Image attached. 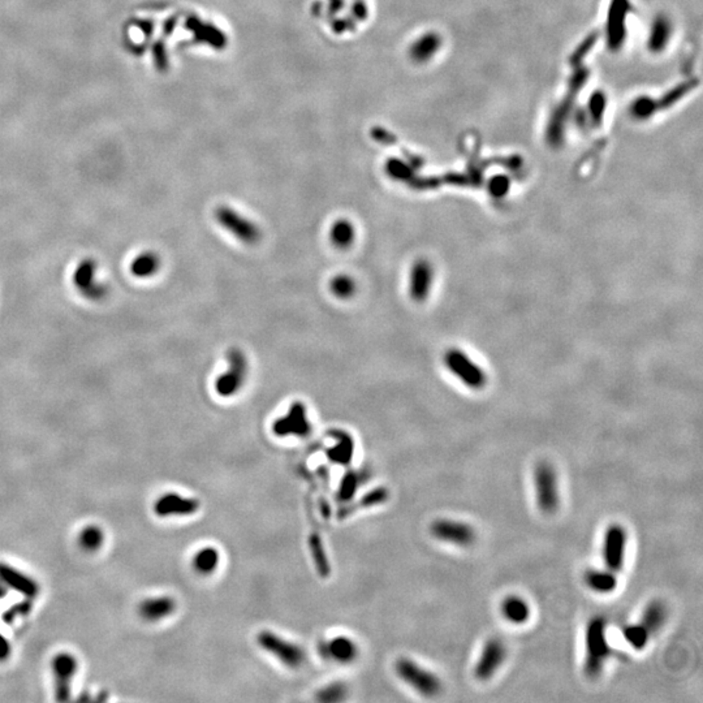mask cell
<instances>
[{
	"label": "cell",
	"mask_w": 703,
	"mask_h": 703,
	"mask_svg": "<svg viewBox=\"0 0 703 703\" xmlns=\"http://www.w3.org/2000/svg\"><path fill=\"white\" fill-rule=\"evenodd\" d=\"M160 267V258L157 253L145 252L137 256L132 264V273L137 278H150Z\"/></svg>",
	"instance_id": "cell-27"
},
{
	"label": "cell",
	"mask_w": 703,
	"mask_h": 703,
	"mask_svg": "<svg viewBox=\"0 0 703 703\" xmlns=\"http://www.w3.org/2000/svg\"><path fill=\"white\" fill-rule=\"evenodd\" d=\"M77 670L75 656L68 653H60L52 659V675L55 699L59 702H66L71 699L72 680Z\"/></svg>",
	"instance_id": "cell-11"
},
{
	"label": "cell",
	"mask_w": 703,
	"mask_h": 703,
	"mask_svg": "<svg viewBox=\"0 0 703 703\" xmlns=\"http://www.w3.org/2000/svg\"><path fill=\"white\" fill-rule=\"evenodd\" d=\"M215 216L218 223L241 242L253 245L262 237L261 230L254 222L241 215L240 213L235 211L231 207H219L216 210Z\"/></svg>",
	"instance_id": "cell-5"
},
{
	"label": "cell",
	"mask_w": 703,
	"mask_h": 703,
	"mask_svg": "<svg viewBox=\"0 0 703 703\" xmlns=\"http://www.w3.org/2000/svg\"><path fill=\"white\" fill-rule=\"evenodd\" d=\"M199 509V502L193 497H185L176 492H167L158 499L154 511L160 517L191 516Z\"/></svg>",
	"instance_id": "cell-13"
},
{
	"label": "cell",
	"mask_w": 703,
	"mask_h": 703,
	"mask_svg": "<svg viewBox=\"0 0 703 703\" xmlns=\"http://www.w3.org/2000/svg\"><path fill=\"white\" fill-rule=\"evenodd\" d=\"M507 658V647L500 638L492 637L483 646L480 659L474 667V676L480 681L492 678Z\"/></svg>",
	"instance_id": "cell-12"
},
{
	"label": "cell",
	"mask_w": 703,
	"mask_h": 703,
	"mask_svg": "<svg viewBox=\"0 0 703 703\" xmlns=\"http://www.w3.org/2000/svg\"><path fill=\"white\" fill-rule=\"evenodd\" d=\"M356 239V230L347 219L336 220L330 231V240L335 248L345 250L350 248Z\"/></svg>",
	"instance_id": "cell-24"
},
{
	"label": "cell",
	"mask_w": 703,
	"mask_h": 703,
	"mask_svg": "<svg viewBox=\"0 0 703 703\" xmlns=\"http://www.w3.org/2000/svg\"><path fill=\"white\" fill-rule=\"evenodd\" d=\"M586 655L584 663V672L589 678L601 676L605 661L611 654V647L605 634V620L603 618H593L589 621L585 632Z\"/></svg>",
	"instance_id": "cell-1"
},
{
	"label": "cell",
	"mask_w": 703,
	"mask_h": 703,
	"mask_svg": "<svg viewBox=\"0 0 703 703\" xmlns=\"http://www.w3.org/2000/svg\"><path fill=\"white\" fill-rule=\"evenodd\" d=\"M95 270H97V265L91 259H86L76 268L73 280H75L76 287L78 290H83L86 296L91 298H100L105 296L106 288L102 287L100 284V285L94 284Z\"/></svg>",
	"instance_id": "cell-17"
},
{
	"label": "cell",
	"mask_w": 703,
	"mask_h": 703,
	"mask_svg": "<svg viewBox=\"0 0 703 703\" xmlns=\"http://www.w3.org/2000/svg\"><path fill=\"white\" fill-rule=\"evenodd\" d=\"M9 654H11V646H9L8 641L3 637V634H0V661L7 659Z\"/></svg>",
	"instance_id": "cell-39"
},
{
	"label": "cell",
	"mask_w": 703,
	"mask_h": 703,
	"mask_svg": "<svg viewBox=\"0 0 703 703\" xmlns=\"http://www.w3.org/2000/svg\"><path fill=\"white\" fill-rule=\"evenodd\" d=\"M605 107V98L602 93H596L590 100V112L594 122H601Z\"/></svg>",
	"instance_id": "cell-36"
},
{
	"label": "cell",
	"mask_w": 703,
	"mask_h": 703,
	"mask_svg": "<svg viewBox=\"0 0 703 703\" xmlns=\"http://www.w3.org/2000/svg\"><path fill=\"white\" fill-rule=\"evenodd\" d=\"M309 547H310V553H312V557H313V562L315 564V568H317V572L319 573V576L326 579L331 574V565H330V562H329V557H327V554H326V550H324V546H323L322 539L318 536V534H312L310 538H309Z\"/></svg>",
	"instance_id": "cell-26"
},
{
	"label": "cell",
	"mask_w": 703,
	"mask_h": 703,
	"mask_svg": "<svg viewBox=\"0 0 703 703\" xmlns=\"http://www.w3.org/2000/svg\"><path fill=\"white\" fill-rule=\"evenodd\" d=\"M332 438L336 439V444L327 451L329 459L333 463L347 465L352 461L355 452V442L345 431H331Z\"/></svg>",
	"instance_id": "cell-21"
},
{
	"label": "cell",
	"mask_w": 703,
	"mask_h": 703,
	"mask_svg": "<svg viewBox=\"0 0 703 703\" xmlns=\"http://www.w3.org/2000/svg\"><path fill=\"white\" fill-rule=\"evenodd\" d=\"M0 581L23 596L33 598L38 594V585L34 579L4 562H0Z\"/></svg>",
	"instance_id": "cell-16"
},
{
	"label": "cell",
	"mask_w": 703,
	"mask_h": 703,
	"mask_svg": "<svg viewBox=\"0 0 703 703\" xmlns=\"http://www.w3.org/2000/svg\"><path fill=\"white\" fill-rule=\"evenodd\" d=\"M622 636L629 645L636 650H644L651 637V634L639 622L630 624L622 629Z\"/></svg>",
	"instance_id": "cell-29"
},
{
	"label": "cell",
	"mask_w": 703,
	"mask_h": 703,
	"mask_svg": "<svg viewBox=\"0 0 703 703\" xmlns=\"http://www.w3.org/2000/svg\"><path fill=\"white\" fill-rule=\"evenodd\" d=\"M667 615H668L667 607L662 601L658 599L651 601L646 605L639 624L653 636L664 625V622L667 620Z\"/></svg>",
	"instance_id": "cell-23"
},
{
	"label": "cell",
	"mask_w": 703,
	"mask_h": 703,
	"mask_svg": "<svg viewBox=\"0 0 703 703\" xmlns=\"http://www.w3.org/2000/svg\"><path fill=\"white\" fill-rule=\"evenodd\" d=\"M687 90V88H683V86H681V88H678V90H675L673 93H670V94L664 98V100L662 102V106H670V105H672L673 102H676L678 97H680V95H683V94H684V93Z\"/></svg>",
	"instance_id": "cell-38"
},
{
	"label": "cell",
	"mask_w": 703,
	"mask_h": 703,
	"mask_svg": "<svg viewBox=\"0 0 703 703\" xmlns=\"http://www.w3.org/2000/svg\"><path fill=\"white\" fill-rule=\"evenodd\" d=\"M434 281V270L427 259L414 262L409 275V295L415 302H423L430 295Z\"/></svg>",
	"instance_id": "cell-14"
},
{
	"label": "cell",
	"mask_w": 703,
	"mask_h": 703,
	"mask_svg": "<svg viewBox=\"0 0 703 703\" xmlns=\"http://www.w3.org/2000/svg\"><path fill=\"white\" fill-rule=\"evenodd\" d=\"M655 102L650 98H638L632 106V114L637 119H647L655 111Z\"/></svg>",
	"instance_id": "cell-35"
},
{
	"label": "cell",
	"mask_w": 703,
	"mask_h": 703,
	"mask_svg": "<svg viewBox=\"0 0 703 703\" xmlns=\"http://www.w3.org/2000/svg\"><path fill=\"white\" fill-rule=\"evenodd\" d=\"M228 372L218 377L215 382L216 394L219 396L231 397L240 391L248 374L247 357L237 348H232L228 352Z\"/></svg>",
	"instance_id": "cell-6"
},
{
	"label": "cell",
	"mask_w": 703,
	"mask_h": 703,
	"mask_svg": "<svg viewBox=\"0 0 703 703\" xmlns=\"http://www.w3.org/2000/svg\"><path fill=\"white\" fill-rule=\"evenodd\" d=\"M627 11V0H613L608 17V40L613 49L618 47L624 38V20Z\"/></svg>",
	"instance_id": "cell-19"
},
{
	"label": "cell",
	"mask_w": 703,
	"mask_h": 703,
	"mask_svg": "<svg viewBox=\"0 0 703 703\" xmlns=\"http://www.w3.org/2000/svg\"><path fill=\"white\" fill-rule=\"evenodd\" d=\"M4 593H6V591H4V589H3V588H1V586H0V598H1V596H4Z\"/></svg>",
	"instance_id": "cell-40"
},
{
	"label": "cell",
	"mask_w": 703,
	"mask_h": 703,
	"mask_svg": "<svg viewBox=\"0 0 703 703\" xmlns=\"http://www.w3.org/2000/svg\"><path fill=\"white\" fill-rule=\"evenodd\" d=\"M507 188H508V179L503 177V176L494 179L492 182H491V191L495 196L504 194L505 191H507Z\"/></svg>",
	"instance_id": "cell-37"
},
{
	"label": "cell",
	"mask_w": 703,
	"mask_h": 703,
	"mask_svg": "<svg viewBox=\"0 0 703 703\" xmlns=\"http://www.w3.org/2000/svg\"><path fill=\"white\" fill-rule=\"evenodd\" d=\"M446 365L449 372L471 389H482L486 383V375L478 365L459 349H451L446 355Z\"/></svg>",
	"instance_id": "cell-8"
},
{
	"label": "cell",
	"mask_w": 703,
	"mask_h": 703,
	"mask_svg": "<svg viewBox=\"0 0 703 703\" xmlns=\"http://www.w3.org/2000/svg\"><path fill=\"white\" fill-rule=\"evenodd\" d=\"M670 24L666 17H658L654 23L653 30L650 34L649 47L653 51H661L664 49L666 43L670 40Z\"/></svg>",
	"instance_id": "cell-28"
},
{
	"label": "cell",
	"mask_w": 703,
	"mask_h": 703,
	"mask_svg": "<svg viewBox=\"0 0 703 703\" xmlns=\"http://www.w3.org/2000/svg\"><path fill=\"white\" fill-rule=\"evenodd\" d=\"M584 581L589 589L599 594L613 593L618 586V579L615 572L610 569H589L584 576Z\"/></svg>",
	"instance_id": "cell-22"
},
{
	"label": "cell",
	"mask_w": 703,
	"mask_h": 703,
	"mask_svg": "<svg viewBox=\"0 0 703 703\" xmlns=\"http://www.w3.org/2000/svg\"><path fill=\"white\" fill-rule=\"evenodd\" d=\"M395 670L398 678L423 697L431 698L442 692V683L438 676L409 658L397 659Z\"/></svg>",
	"instance_id": "cell-3"
},
{
	"label": "cell",
	"mask_w": 703,
	"mask_h": 703,
	"mask_svg": "<svg viewBox=\"0 0 703 703\" xmlns=\"http://www.w3.org/2000/svg\"><path fill=\"white\" fill-rule=\"evenodd\" d=\"M389 490L386 488H374L370 492H367L361 502H358L356 505L360 508H369L374 505L383 504L384 502L389 500Z\"/></svg>",
	"instance_id": "cell-33"
},
{
	"label": "cell",
	"mask_w": 703,
	"mask_h": 703,
	"mask_svg": "<svg viewBox=\"0 0 703 703\" xmlns=\"http://www.w3.org/2000/svg\"><path fill=\"white\" fill-rule=\"evenodd\" d=\"M538 508L546 514H553L560 505L559 480L554 466L542 461L534 468L533 474Z\"/></svg>",
	"instance_id": "cell-2"
},
{
	"label": "cell",
	"mask_w": 703,
	"mask_h": 703,
	"mask_svg": "<svg viewBox=\"0 0 703 703\" xmlns=\"http://www.w3.org/2000/svg\"><path fill=\"white\" fill-rule=\"evenodd\" d=\"M330 288H331L332 293L340 300L352 298L357 292L356 281L352 276L345 275V273L336 275L331 280Z\"/></svg>",
	"instance_id": "cell-30"
},
{
	"label": "cell",
	"mask_w": 703,
	"mask_h": 703,
	"mask_svg": "<svg viewBox=\"0 0 703 703\" xmlns=\"http://www.w3.org/2000/svg\"><path fill=\"white\" fill-rule=\"evenodd\" d=\"M256 642L266 653L278 658L284 666L290 668L301 667L307 659V655L302 647L290 642L288 639H284L270 630L261 632L256 637Z\"/></svg>",
	"instance_id": "cell-4"
},
{
	"label": "cell",
	"mask_w": 703,
	"mask_h": 703,
	"mask_svg": "<svg viewBox=\"0 0 703 703\" xmlns=\"http://www.w3.org/2000/svg\"><path fill=\"white\" fill-rule=\"evenodd\" d=\"M219 562H220V554L215 547H205L194 555L193 568L199 574L208 576L216 571Z\"/></svg>",
	"instance_id": "cell-25"
},
{
	"label": "cell",
	"mask_w": 703,
	"mask_h": 703,
	"mask_svg": "<svg viewBox=\"0 0 703 703\" xmlns=\"http://www.w3.org/2000/svg\"><path fill=\"white\" fill-rule=\"evenodd\" d=\"M103 540H105L103 531L95 525H90V526L85 528L80 534V546L89 553L97 551L98 548H100Z\"/></svg>",
	"instance_id": "cell-31"
},
{
	"label": "cell",
	"mask_w": 703,
	"mask_h": 703,
	"mask_svg": "<svg viewBox=\"0 0 703 703\" xmlns=\"http://www.w3.org/2000/svg\"><path fill=\"white\" fill-rule=\"evenodd\" d=\"M358 485H360L358 474L355 472L348 473L347 475L344 477L343 482H341V486H340V499L341 500H349L350 497L355 495Z\"/></svg>",
	"instance_id": "cell-34"
},
{
	"label": "cell",
	"mask_w": 703,
	"mask_h": 703,
	"mask_svg": "<svg viewBox=\"0 0 703 703\" xmlns=\"http://www.w3.org/2000/svg\"><path fill=\"white\" fill-rule=\"evenodd\" d=\"M319 654L324 659L340 664L355 662L358 656V646L352 638L345 636L333 637L319 645Z\"/></svg>",
	"instance_id": "cell-15"
},
{
	"label": "cell",
	"mask_w": 703,
	"mask_h": 703,
	"mask_svg": "<svg viewBox=\"0 0 703 703\" xmlns=\"http://www.w3.org/2000/svg\"><path fill=\"white\" fill-rule=\"evenodd\" d=\"M430 533L440 542L460 547L472 546L477 538V533L471 524L449 519L435 520L431 524Z\"/></svg>",
	"instance_id": "cell-7"
},
{
	"label": "cell",
	"mask_w": 703,
	"mask_h": 703,
	"mask_svg": "<svg viewBox=\"0 0 703 703\" xmlns=\"http://www.w3.org/2000/svg\"><path fill=\"white\" fill-rule=\"evenodd\" d=\"M345 697H347V687L339 683L324 687L317 695V698L321 702H338L343 701Z\"/></svg>",
	"instance_id": "cell-32"
},
{
	"label": "cell",
	"mask_w": 703,
	"mask_h": 703,
	"mask_svg": "<svg viewBox=\"0 0 703 703\" xmlns=\"http://www.w3.org/2000/svg\"><path fill=\"white\" fill-rule=\"evenodd\" d=\"M312 431V425L307 418V406L296 401L290 406L288 413L278 418L273 423V432L276 437H298L305 438Z\"/></svg>",
	"instance_id": "cell-9"
},
{
	"label": "cell",
	"mask_w": 703,
	"mask_h": 703,
	"mask_svg": "<svg viewBox=\"0 0 703 703\" xmlns=\"http://www.w3.org/2000/svg\"><path fill=\"white\" fill-rule=\"evenodd\" d=\"M628 534L619 524H613L605 530L603 539V560L610 571L620 572L624 567Z\"/></svg>",
	"instance_id": "cell-10"
},
{
	"label": "cell",
	"mask_w": 703,
	"mask_h": 703,
	"mask_svg": "<svg viewBox=\"0 0 703 703\" xmlns=\"http://www.w3.org/2000/svg\"><path fill=\"white\" fill-rule=\"evenodd\" d=\"M176 602L171 596H154L143 601L140 605L141 616L149 621H159L174 613Z\"/></svg>",
	"instance_id": "cell-18"
},
{
	"label": "cell",
	"mask_w": 703,
	"mask_h": 703,
	"mask_svg": "<svg viewBox=\"0 0 703 703\" xmlns=\"http://www.w3.org/2000/svg\"><path fill=\"white\" fill-rule=\"evenodd\" d=\"M500 613L505 620L520 625L529 620L530 607L521 596H508L500 604Z\"/></svg>",
	"instance_id": "cell-20"
}]
</instances>
